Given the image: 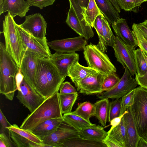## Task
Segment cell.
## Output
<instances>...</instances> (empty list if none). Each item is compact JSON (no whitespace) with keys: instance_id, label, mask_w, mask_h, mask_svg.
Returning a JSON list of instances; mask_svg holds the SVG:
<instances>
[{"instance_id":"6da1fadb","label":"cell","mask_w":147,"mask_h":147,"mask_svg":"<svg viewBox=\"0 0 147 147\" xmlns=\"http://www.w3.org/2000/svg\"><path fill=\"white\" fill-rule=\"evenodd\" d=\"M65 78L61 76L57 69L48 58L40 57L33 87L45 99L59 92Z\"/></svg>"},{"instance_id":"7a4b0ae2","label":"cell","mask_w":147,"mask_h":147,"mask_svg":"<svg viewBox=\"0 0 147 147\" xmlns=\"http://www.w3.org/2000/svg\"><path fill=\"white\" fill-rule=\"evenodd\" d=\"M19 68L6 50L5 45L0 42V93L12 100L17 90L16 77Z\"/></svg>"},{"instance_id":"3957f363","label":"cell","mask_w":147,"mask_h":147,"mask_svg":"<svg viewBox=\"0 0 147 147\" xmlns=\"http://www.w3.org/2000/svg\"><path fill=\"white\" fill-rule=\"evenodd\" d=\"M57 92L45 99L33 112L24 120L20 128L31 131L42 122L49 119L62 117Z\"/></svg>"},{"instance_id":"277c9868","label":"cell","mask_w":147,"mask_h":147,"mask_svg":"<svg viewBox=\"0 0 147 147\" xmlns=\"http://www.w3.org/2000/svg\"><path fill=\"white\" fill-rule=\"evenodd\" d=\"M13 18L8 12L3 22L6 50L20 68L26 50Z\"/></svg>"},{"instance_id":"5b68a950","label":"cell","mask_w":147,"mask_h":147,"mask_svg":"<svg viewBox=\"0 0 147 147\" xmlns=\"http://www.w3.org/2000/svg\"><path fill=\"white\" fill-rule=\"evenodd\" d=\"M135 89L131 110L140 137L147 141V90L140 86Z\"/></svg>"},{"instance_id":"8992f818","label":"cell","mask_w":147,"mask_h":147,"mask_svg":"<svg viewBox=\"0 0 147 147\" xmlns=\"http://www.w3.org/2000/svg\"><path fill=\"white\" fill-rule=\"evenodd\" d=\"M83 51L88 66L105 76L116 73V69L108 56L96 45L90 43L86 45Z\"/></svg>"},{"instance_id":"52a82bcc","label":"cell","mask_w":147,"mask_h":147,"mask_svg":"<svg viewBox=\"0 0 147 147\" xmlns=\"http://www.w3.org/2000/svg\"><path fill=\"white\" fill-rule=\"evenodd\" d=\"M16 27L19 33L26 51L33 52L42 58H48L51 53L45 37L40 39L35 37L16 24Z\"/></svg>"},{"instance_id":"ba28073f","label":"cell","mask_w":147,"mask_h":147,"mask_svg":"<svg viewBox=\"0 0 147 147\" xmlns=\"http://www.w3.org/2000/svg\"><path fill=\"white\" fill-rule=\"evenodd\" d=\"M124 69V73L117 84L110 90L101 93L98 98L119 99L136 88L138 85L137 80L132 77L127 68Z\"/></svg>"},{"instance_id":"9c48e42d","label":"cell","mask_w":147,"mask_h":147,"mask_svg":"<svg viewBox=\"0 0 147 147\" xmlns=\"http://www.w3.org/2000/svg\"><path fill=\"white\" fill-rule=\"evenodd\" d=\"M80 130L64 121L57 129L41 140L47 147H61L63 143L72 138L80 136Z\"/></svg>"},{"instance_id":"30bf717a","label":"cell","mask_w":147,"mask_h":147,"mask_svg":"<svg viewBox=\"0 0 147 147\" xmlns=\"http://www.w3.org/2000/svg\"><path fill=\"white\" fill-rule=\"evenodd\" d=\"M113 48L117 61L127 68L132 76L137 74V70L134 55L135 48L124 43L115 36V42Z\"/></svg>"},{"instance_id":"8fae6325","label":"cell","mask_w":147,"mask_h":147,"mask_svg":"<svg viewBox=\"0 0 147 147\" xmlns=\"http://www.w3.org/2000/svg\"><path fill=\"white\" fill-rule=\"evenodd\" d=\"M18 90L17 99L31 113L45 100L37 93L24 77Z\"/></svg>"},{"instance_id":"7c38bea8","label":"cell","mask_w":147,"mask_h":147,"mask_svg":"<svg viewBox=\"0 0 147 147\" xmlns=\"http://www.w3.org/2000/svg\"><path fill=\"white\" fill-rule=\"evenodd\" d=\"M49 48L56 52L70 53L84 50L87 45V40L80 36L58 39L48 42Z\"/></svg>"},{"instance_id":"4fadbf2b","label":"cell","mask_w":147,"mask_h":147,"mask_svg":"<svg viewBox=\"0 0 147 147\" xmlns=\"http://www.w3.org/2000/svg\"><path fill=\"white\" fill-rule=\"evenodd\" d=\"M24 22L19 25L28 33L36 38L43 39L47 34V23L40 13L26 16Z\"/></svg>"},{"instance_id":"5bb4252c","label":"cell","mask_w":147,"mask_h":147,"mask_svg":"<svg viewBox=\"0 0 147 147\" xmlns=\"http://www.w3.org/2000/svg\"><path fill=\"white\" fill-rule=\"evenodd\" d=\"M105 76L98 72L84 79L73 82L77 90L86 95L102 93V86Z\"/></svg>"},{"instance_id":"9a60e30c","label":"cell","mask_w":147,"mask_h":147,"mask_svg":"<svg viewBox=\"0 0 147 147\" xmlns=\"http://www.w3.org/2000/svg\"><path fill=\"white\" fill-rule=\"evenodd\" d=\"M48 59L57 67L61 76L66 78L68 76L69 67L79 62V56L75 52L70 53L55 52Z\"/></svg>"},{"instance_id":"2e32d148","label":"cell","mask_w":147,"mask_h":147,"mask_svg":"<svg viewBox=\"0 0 147 147\" xmlns=\"http://www.w3.org/2000/svg\"><path fill=\"white\" fill-rule=\"evenodd\" d=\"M40 57L33 52L26 51L20 67L24 77L33 87Z\"/></svg>"},{"instance_id":"e0dca14e","label":"cell","mask_w":147,"mask_h":147,"mask_svg":"<svg viewBox=\"0 0 147 147\" xmlns=\"http://www.w3.org/2000/svg\"><path fill=\"white\" fill-rule=\"evenodd\" d=\"M30 6L24 0H0V15L8 11L13 18L17 16L23 18L26 16Z\"/></svg>"},{"instance_id":"ac0fdd59","label":"cell","mask_w":147,"mask_h":147,"mask_svg":"<svg viewBox=\"0 0 147 147\" xmlns=\"http://www.w3.org/2000/svg\"><path fill=\"white\" fill-rule=\"evenodd\" d=\"M111 25L116 36L124 43L134 48L138 46L137 40L125 19L120 18Z\"/></svg>"},{"instance_id":"d6986e66","label":"cell","mask_w":147,"mask_h":147,"mask_svg":"<svg viewBox=\"0 0 147 147\" xmlns=\"http://www.w3.org/2000/svg\"><path fill=\"white\" fill-rule=\"evenodd\" d=\"M66 22L67 25L80 36L86 40L92 38L94 34L92 28L83 24L77 17L72 6L70 5Z\"/></svg>"},{"instance_id":"ffe728a7","label":"cell","mask_w":147,"mask_h":147,"mask_svg":"<svg viewBox=\"0 0 147 147\" xmlns=\"http://www.w3.org/2000/svg\"><path fill=\"white\" fill-rule=\"evenodd\" d=\"M127 110L123 117L127 135L126 147H137L140 137L131 112V107Z\"/></svg>"},{"instance_id":"44dd1931","label":"cell","mask_w":147,"mask_h":147,"mask_svg":"<svg viewBox=\"0 0 147 147\" xmlns=\"http://www.w3.org/2000/svg\"><path fill=\"white\" fill-rule=\"evenodd\" d=\"M63 121V117L49 119L40 123L31 131L42 140L55 131Z\"/></svg>"},{"instance_id":"7402d4cb","label":"cell","mask_w":147,"mask_h":147,"mask_svg":"<svg viewBox=\"0 0 147 147\" xmlns=\"http://www.w3.org/2000/svg\"><path fill=\"white\" fill-rule=\"evenodd\" d=\"M99 72L88 66L85 67L78 62L71 66L68 71V76L74 82L94 75Z\"/></svg>"},{"instance_id":"603a6c76","label":"cell","mask_w":147,"mask_h":147,"mask_svg":"<svg viewBox=\"0 0 147 147\" xmlns=\"http://www.w3.org/2000/svg\"><path fill=\"white\" fill-rule=\"evenodd\" d=\"M94 1L98 7L111 25L120 18L119 13L110 0Z\"/></svg>"},{"instance_id":"cb8c5ba5","label":"cell","mask_w":147,"mask_h":147,"mask_svg":"<svg viewBox=\"0 0 147 147\" xmlns=\"http://www.w3.org/2000/svg\"><path fill=\"white\" fill-rule=\"evenodd\" d=\"M108 132L103 127L94 124L93 125L80 130V136L87 139L102 141L107 136Z\"/></svg>"},{"instance_id":"d4e9b609","label":"cell","mask_w":147,"mask_h":147,"mask_svg":"<svg viewBox=\"0 0 147 147\" xmlns=\"http://www.w3.org/2000/svg\"><path fill=\"white\" fill-rule=\"evenodd\" d=\"M95 116L102 126H105L108 117L110 105L108 99H100L95 103Z\"/></svg>"},{"instance_id":"484cf974","label":"cell","mask_w":147,"mask_h":147,"mask_svg":"<svg viewBox=\"0 0 147 147\" xmlns=\"http://www.w3.org/2000/svg\"><path fill=\"white\" fill-rule=\"evenodd\" d=\"M61 147H107L103 141L91 140L80 136L71 138L64 142Z\"/></svg>"},{"instance_id":"4316f807","label":"cell","mask_w":147,"mask_h":147,"mask_svg":"<svg viewBox=\"0 0 147 147\" xmlns=\"http://www.w3.org/2000/svg\"><path fill=\"white\" fill-rule=\"evenodd\" d=\"M107 136L120 147H126L127 135L123 118L118 125L108 132Z\"/></svg>"},{"instance_id":"83f0119b","label":"cell","mask_w":147,"mask_h":147,"mask_svg":"<svg viewBox=\"0 0 147 147\" xmlns=\"http://www.w3.org/2000/svg\"><path fill=\"white\" fill-rule=\"evenodd\" d=\"M64 120L69 125L79 130H81L94 125L80 116L71 112L63 114Z\"/></svg>"},{"instance_id":"f1b7e54d","label":"cell","mask_w":147,"mask_h":147,"mask_svg":"<svg viewBox=\"0 0 147 147\" xmlns=\"http://www.w3.org/2000/svg\"><path fill=\"white\" fill-rule=\"evenodd\" d=\"M102 14L94 0H90L88 7L83 15L84 20L87 26L93 28L96 18L98 15Z\"/></svg>"},{"instance_id":"f546056e","label":"cell","mask_w":147,"mask_h":147,"mask_svg":"<svg viewBox=\"0 0 147 147\" xmlns=\"http://www.w3.org/2000/svg\"><path fill=\"white\" fill-rule=\"evenodd\" d=\"M95 108L94 104L85 101L79 105L76 109L71 112L82 117L86 121L90 122V118L95 116Z\"/></svg>"},{"instance_id":"4dcf8cb0","label":"cell","mask_w":147,"mask_h":147,"mask_svg":"<svg viewBox=\"0 0 147 147\" xmlns=\"http://www.w3.org/2000/svg\"><path fill=\"white\" fill-rule=\"evenodd\" d=\"M78 96L77 92L65 94H59L60 104L62 114L71 112L72 107L77 99Z\"/></svg>"},{"instance_id":"1f68e13d","label":"cell","mask_w":147,"mask_h":147,"mask_svg":"<svg viewBox=\"0 0 147 147\" xmlns=\"http://www.w3.org/2000/svg\"><path fill=\"white\" fill-rule=\"evenodd\" d=\"M134 55L137 74L139 76H144L147 71V61L140 48L135 49Z\"/></svg>"},{"instance_id":"d6a6232c","label":"cell","mask_w":147,"mask_h":147,"mask_svg":"<svg viewBox=\"0 0 147 147\" xmlns=\"http://www.w3.org/2000/svg\"><path fill=\"white\" fill-rule=\"evenodd\" d=\"M9 134L11 139L16 147H46L44 144H39L32 142L11 130H9Z\"/></svg>"},{"instance_id":"836d02e7","label":"cell","mask_w":147,"mask_h":147,"mask_svg":"<svg viewBox=\"0 0 147 147\" xmlns=\"http://www.w3.org/2000/svg\"><path fill=\"white\" fill-rule=\"evenodd\" d=\"M102 14L98 15L96 18L94 23L93 28L95 29L98 35L99 41L97 46L105 53L107 51V47L103 36Z\"/></svg>"},{"instance_id":"e575fe53","label":"cell","mask_w":147,"mask_h":147,"mask_svg":"<svg viewBox=\"0 0 147 147\" xmlns=\"http://www.w3.org/2000/svg\"><path fill=\"white\" fill-rule=\"evenodd\" d=\"M69 0L70 5L73 7L80 22L84 25L88 26L86 25L84 20L83 15L88 7L90 0Z\"/></svg>"},{"instance_id":"d590c367","label":"cell","mask_w":147,"mask_h":147,"mask_svg":"<svg viewBox=\"0 0 147 147\" xmlns=\"http://www.w3.org/2000/svg\"><path fill=\"white\" fill-rule=\"evenodd\" d=\"M7 128L32 142L39 144H43L42 140L34 134L31 131L22 129L16 124L11 125L7 127Z\"/></svg>"},{"instance_id":"8d00e7d4","label":"cell","mask_w":147,"mask_h":147,"mask_svg":"<svg viewBox=\"0 0 147 147\" xmlns=\"http://www.w3.org/2000/svg\"><path fill=\"white\" fill-rule=\"evenodd\" d=\"M102 29L103 36L107 45L113 47L115 36L112 31L109 22L104 16L102 18Z\"/></svg>"},{"instance_id":"74e56055","label":"cell","mask_w":147,"mask_h":147,"mask_svg":"<svg viewBox=\"0 0 147 147\" xmlns=\"http://www.w3.org/2000/svg\"><path fill=\"white\" fill-rule=\"evenodd\" d=\"M132 32L137 40L138 46L147 53V40L140 32L137 24L134 23L132 26Z\"/></svg>"},{"instance_id":"f35d334b","label":"cell","mask_w":147,"mask_h":147,"mask_svg":"<svg viewBox=\"0 0 147 147\" xmlns=\"http://www.w3.org/2000/svg\"><path fill=\"white\" fill-rule=\"evenodd\" d=\"M120 79L116 73L105 76L102 86V92L112 88L119 82Z\"/></svg>"},{"instance_id":"ab89813d","label":"cell","mask_w":147,"mask_h":147,"mask_svg":"<svg viewBox=\"0 0 147 147\" xmlns=\"http://www.w3.org/2000/svg\"><path fill=\"white\" fill-rule=\"evenodd\" d=\"M135 89L128 93L121 98L120 115L123 114L129 107L131 106L133 104L135 93Z\"/></svg>"},{"instance_id":"60d3db41","label":"cell","mask_w":147,"mask_h":147,"mask_svg":"<svg viewBox=\"0 0 147 147\" xmlns=\"http://www.w3.org/2000/svg\"><path fill=\"white\" fill-rule=\"evenodd\" d=\"M121 9L125 11L138 12L139 6L135 0H115Z\"/></svg>"},{"instance_id":"b9f144b4","label":"cell","mask_w":147,"mask_h":147,"mask_svg":"<svg viewBox=\"0 0 147 147\" xmlns=\"http://www.w3.org/2000/svg\"><path fill=\"white\" fill-rule=\"evenodd\" d=\"M121 98L116 99L110 102L108 121L120 115Z\"/></svg>"},{"instance_id":"7bdbcfd3","label":"cell","mask_w":147,"mask_h":147,"mask_svg":"<svg viewBox=\"0 0 147 147\" xmlns=\"http://www.w3.org/2000/svg\"><path fill=\"white\" fill-rule=\"evenodd\" d=\"M16 147L11 139L9 133L1 132L0 134V147Z\"/></svg>"},{"instance_id":"ee69618b","label":"cell","mask_w":147,"mask_h":147,"mask_svg":"<svg viewBox=\"0 0 147 147\" xmlns=\"http://www.w3.org/2000/svg\"><path fill=\"white\" fill-rule=\"evenodd\" d=\"M55 0H27L30 6L39 7L40 9L53 5Z\"/></svg>"},{"instance_id":"f6af8a7d","label":"cell","mask_w":147,"mask_h":147,"mask_svg":"<svg viewBox=\"0 0 147 147\" xmlns=\"http://www.w3.org/2000/svg\"><path fill=\"white\" fill-rule=\"evenodd\" d=\"M59 94H65L75 93L77 92L76 89L69 82L66 81L61 84L59 90Z\"/></svg>"},{"instance_id":"bcb514c9","label":"cell","mask_w":147,"mask_h":147,"mask_svg":"<svg viewBox=\"0 0 147 147\" xmlns=\"http://www.w3.org/2000/svg\"><path fill=\"white\" fill-rule=\"evenodd\" d=\"M0 133L8 131L9 130L7 127L10 126L11 125L7 120L1 109H0Z\"/></svg>"},{"instance_id":"7dc6e473","label":"cell","mask_w":147,"mask_h":147,"mask_svg":"<svg viewBox=\"0 0 147 147\" xmlns=\"http://www.w3.org/2000/svg\"><path fill=\"white\" fill-rule=\"evenodd\" d=\"M142 51L147 61V55L144 51ZM135 75V78L137 80L138 85L147 90V71L145 74L142 76H139L136 75Z\"/></svg>"},{"instance_id":"c3c4849f","label":"cell","mask_w":147,"mask_h":147,"mask_svg":"<svg viewBox=\"0 0 147 147\" xmlns=\"http://www.w3.org/2000/svg\"><path fill=\"white\" fill-rule=\"evenodd\" d=\"M127 112V110L122 115L113 118L110 121V125L111 126V127L108 132L110 131L113 129L118 125L120 123L124 115Z\"/></svg>"},{"instance_id":"681fc988","label":"cell","mask_w":147,"mask_h":147,"mask_svg":"<svg viewBox=\"0 0 147 147\" xmlns=\"http://www.w3.org/2000/svg\"><path fill=\"white\" fill-rule=\"evenodd\" d=\"M24 78V76L21 72L20 68L19 71L16 77V81L17 86V89L18 90Z\"/></svg>"},{"instance_id":"f907efd6","label":"cell","mask_w":147,"mask_h":147,"mask_svg":"<svg viewBox=\"0 0 147 147\" xmlns=\"http://www.w3.org/2000/svg\"><path fill=\"white\" fill-rule=\"evenodd\" d=\"M107 147H120V146L107 136L102 141Z\"/></svg>"},{"instance_id":"816d5d0a","label":"cell","mask_w":147,"mask_h":147,"mask_svg":"<svg viewBox=\"0 0 147 147\" xmlns=\"http://www.w3.org/2000/svg\"><path fill=\"white\" fill-rule=\"evenodd\" d=\"M137 25L140 32L147 40V27L142 24L141 23L138 24Z\"/></svg>"},{"instance_id":"f5cc1de1","label":"cell","mask_w":147,"mask_h":147,"mask_svg":"<svg viewBox=\"0 0 147 147\" xmlns=\"http://www.w3.org/2000/svg\"><path fill=\"white\" fill-rule=\"evenodd\" d=\"M137 147H147V141L140 137L138 143Z\"/></svg>"},{"instance_id":"db71d44e","label":"cell","mask_w":147,"mask_h":147,"mask_svg":"<svg viewBox=\"0 0 147 147\" xmlns=\"http://www.w3.org/2000/svg\"><path fill=\"white\" fill-rule=\"evenodd\" d=\"M113 6L117 10V11L119 13H120L121 11V8L117 3L115 0H110Z\"/></svg>"},{"instance_id":"11a10c76","label":"cell","mask_w":147,"mask_h":147,"mask_svg":"<svg viewBox=\"0 0 147 147\" xmlns=\"http://www.w3.org/2000/svg\"><path fill=\"white\" fill-rule=\"evenodd\" d=\"M135 1L137 3L140 7L141 6V5L143 3L147 2V0H135Z\"/></svg>"},{"instance_id":"9f6ffc18","label":"cell","mask_w":147,"mask_h":147,"mask_svg":"<svg viewBox=\"0 0 147 147\" xmlns=\"http://www.w3.org/2000/svg\"><path fill=\"white\" fill-rule=\"evenodd\" d=\"M141 23L147 27V19L145 20L143 22Z\"/></svg>"},{"instance_id":"6f0895ef","label":"cell","mask_w":147,"mask_h":147,"mask_svg":"<svg viewBox=\"0 0 147 147\" xmlns=\"http://www.w3.org/2000/svg\"><path fill=\"white\" fill-rule=\"evenodd\" d=\"M145 52L146 53V55H147V53L145 51Z\"/></svg>"}]
</instances>
